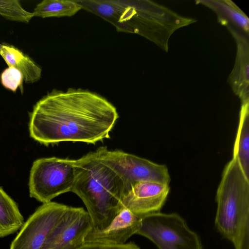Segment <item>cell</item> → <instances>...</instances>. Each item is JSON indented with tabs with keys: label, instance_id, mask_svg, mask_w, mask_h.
<instances>
[{
	"label": "cell",
	"instance_id": "obj_1",
	"mask_svg": "<svg viewBox=\"0 0 249 249\" xmlns=\"http://www.w3.org/2000/svg\"><path fill=\"white\" fill-rule=\"evenodd\" d=\"M118 117L116 107L95 93L80 89H53L34 106L30 134L46 145L63 142L95 144L109 138Z\"/></svg>",
	"mask_w": 249,
	"mask_h": 249
},
{
	"label": "cell",
	"instance_id": "obj_2",
	"mask_svg": "<svg viewBox=\"0 0 249 249\" xmlns=\"http://www.w3.org/2000/svg\"><path fill=\"white\" fill-rule=\"evenodd\" d=\"M76 177L72 192L85 204L92 228L102 230L123 209L124 186L121 177L91 152L73 160Z\"/></svg>",
	"mask_w": 249,
	"mask_h": 249
},
{
	"label": "cell",
	"instance_id": "obj_3",
	"mask_svg": "<svg viewBox=\"0 0 249 249\" xmlns=\"http://www.w3.org/2000/svg\"><path fill=\"white\" fill-rule=\"evenodd\" d=\"M216 201L218 231L235 249H249V178L235 158L223 170Z\"/></svg>",
	"mask_w": 249,
	"mask_h": 249
},
{
	"label": "cell",
	"instance_id": "obj_4",
	"mask_svg": "<svg viewBox=\"0 0 249 249\" xmlns=\"http://www.w3.org/2000/svg\"><path fill=\"white\" fill-rule=\"evenodd\" d=\"M137 234L150 240L158 249H202L197 234L176 213L159 212L141 216Z\"/></svg>",
	"mask_w": 249,
	"mask_h": 249
},
{
	"label": "cell",
	"instance_id": "obj_5",
	"mask_svg": "<svg viewBox=\"0 0 249 249\" xmlns=\"http://www.w3.org/2000/svg\"><path fill=\"white\" fill-rule=\"evenodd\" d=\"M76 177L73 160L56 157L35 160L29 178L31 197L43 203L58 196L71 192Z\"/></svg>",
	"mask_w": 249,
	"mask_h": 249
},
{
	"label": "cell",
	"instance_id": "obj_6",
	"mask_svg": "<svg viewBox=\"0 0 249 249\" xmlns=\"http://www.w3.org/2000/svg\"><path fill=\"white\" fill-rule=\"evenodd\" d=\"M97 157L115 171L123 180L125 195L136 183L154 181L169 184L167 167L121 150L111 151L106 146L95 151ZM124 195V196H125Z\"/></svg>",
	"mask_w": 249,
	"mask_h": 249
},
{
	"label": "cell",
	"instance_id": "obj_7",
	"mask_svg": "<svg viewBox=\"0 0 249 249\" xmlns=\"http://www.w3.org/2000/svg\"><path fill=\"white\" fill-rule=\"evenodd\" d=\"M68 207L52 201L43 203L24 223L9 249H41Z\"/></svg>",
	"mask_w": 249,
	"mask_h": 249
},
{
	"label": "cell",
	"instance_id": "obj_8",
	"mask_svg": "<svg viewBox=\"0 0 249 249\" xmlns=\"http://www.w3.org/2000/svg\"><path fill=\"white\" fill-rule=\"evenodd\" d=\"M92 228L91 219L82 207L68 206L41 249H77Z\"/></svg>",
	"mask_w": 249,
	"mask_h": 249
},
{
	"label": "cell",
	"instance_id": "obj_9",
	"mask_svg": "<svg viewBox=\"0 0 249 249\" xmlns=\"http://www.w3.org/2000/svg\"><path fill=\"white\" fill-rule=\"evenodd\" d=\"M169 184L154 181L136 183L124 196L122 208L142 216L160 212L169 194Z\"/></svg>",
	"mask_w": 249,
	"mask_h": 249
},
{
	"label": "cell",
	"instance_id": "obj_10",
	"mask_svg": "<svg viewBox=\"0 0 249 249\" xmlns=\"http://www.w3.org/2000/svg\"><path fill=\"white\" fill-rule=\"evenodd\" d=\"M141 216L127 209H122L105 228H92L85 237L84 243L120 245L126 243L137 234L141 225Z\"/></svg>",
	"mask_w": 249,
	"mask_h": 249
},
{
	"label": "cell",
	"instance_id": "obj_11",
	"mask_svg": "<svg viewBox=\"0 0 249 249\" xmlns=\"http://www.w3.org/2000/svg\"><path fill=\"white\" fill-rule=\"evenodd\" d=\"M0 55L9 67L16 68L22 73L25 83H33L40 79L41 68L16 47L0 44Z\"/></svg>",
	"mask_w": 249,
	"mask_h": 249
},
{
	"label": "cell",
	"instance_id": "obj_12",
	"mask_svg": "<svg viewBox=\"0 0 249 249\" xmlns=\"http://www.w3.org/2000/svg\"><path fill=\"white\" fill-rule=\"evenodd\" d=\"M238 162L249 178V114L248 103L244 104L239 115V122L233 150V157Z\"/></svg>",
	"mask_w": 249,
	"mask_h": 249
},
{
	"label": "cell",
	"instance_id": "obj_13",
	"mask_svg": "<svg viewBox=\"0 0 249 249\" xmlns=\"http://www.w3.org/2000/svg\"><path fill=\"white\" fill-rule=\"evenodd\" d=\"M24 223L17 203L0 187V238L14 233Z\"/></svg>",
	"mask_w": 249,
	"mask_h": 249
},
{
	"label": "cell",
	"instance_id": "obj_14",
	"mask_svg": "<svg viewBox=\"0 0 249 249\" xmlns=\"http://www.w3.org/2000/svg\"><path fill=\"white\" fill-rule=\"evenodd\" d=\"M82 9L75 0H44L35 8L33 16L42 18L71 17Z\"/></svg>",
	"mask_w": 249,
	"mask_h": 249
},
{
	"label": "cell",
	"instance_id": "obj_15",
	"mask_svg": "<svg viewBox=\"0 0 249 249\" xmlns=\"http://www.w3.org/2000/svg\"><path fill=\"white\" fill-rule=\"evenodd\" d=\"M0 81L5 88L15 92L18 88L19 87L21 93H23V76L16 68L9 67L5 69L0 75Z\"/></svg>",
	"mask_w": 249,
	"mask_h": 249
},
{
	"label": "cell",
	"instance_id": "obj_16",
	"mask_svg": "<svg viewBox=\"0 0 249 249\" xmlns=\"http://www.w3.org/2000/svg\"><path fill=\"white\" fill-rule=\"evenodd\" d=\"M77 249H140V248L132 242L120 245L87 243H84Z\"/></svg>",
	"mask_w": 249,
	"mask_h": 249
},
{
	"label": "cell",
	"instance_id": "obj_17",
	"mask_svg": "<svg viewBox=\"0 0 249 249\" xmlns=\"http://www.w3.org/2000/svg\"><path fill=\"white\" fill-rule=\"evenodd\" d=\"M222 8L223 12L225 13L234 23L244 29H248V21L243 15L226 6H222Z\"/></svg>",
	"mask_w": 249,
	"mask_h": 249
}]
</instances>
